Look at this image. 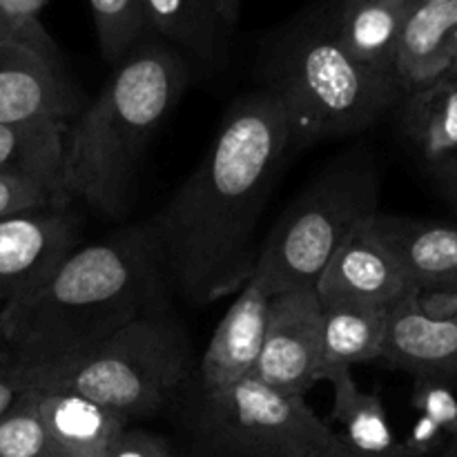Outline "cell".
<instances>
[{
  "label": "cell",
  "instance_id": "cell-16",
  "mask_svg": "<svg viewBox=\"0 0 457 457\" xmlns=\"http://www.w3.org/2000/svg\"><path fill=\"white\" fill-rule=\"evenodd\" d=\"M34 391L45 428L67 457H103L129 427L120 415L79 393Z\"/></svg>",
  "mask_w": 457,
  "mask_h": 457
},
{
  "label": "cell",
  "instance_id": "cell-26",
  "mask_svg": "<svg viewBox=\"0 0 457 457\" xmlns=\"http://www.w3.org/2000/svg\"><path fill=\"white\" fill-rule=\"evenodd\" d=\"M54 205L65 204H61V199L47 187L9 177V174H0V219L27 212V210L54 208Z\"/></svg>",
  "mask_w": 457,
  "mask_h": 457
},
{
  "label": "cell",
  "instance_id": "cell-39",
  "mask_svg": "<svg viewBox=\"0 0 457 457\" xmlns=\"http://www.w3.org/2000/svg\"><path fill=\"white\" fill-rule=\"evenodd\" d=\"M353 3H361V0H342V7L344 4H353Z\"/></svg>",
  "mask_w": 457,
  "mask_h": 457
},
{
  "label": "cell",
  "instance_id": "cell-38",
  "mask_svg": "<svg viewBox=\"0 0 457 457\" xmlns=\"http://www.w3.org/2000/svg\"><path fill=\"white\" fill-rule=\"evenodd\" d=\"M442 290H457V277H453V279H451Z\"/></svg>",
  "mask_w": 457,
  "mask_h": 457
},
{
  "label": "cell",
  "instance_id": "cell-4",
  "mask_svg": "<svg viewBox=\"0 0 457 457\" xmlns=\"http://www.w3.org/2000/svg\"><path fill=\"white\" fill-rule=\"evenodd\" d=\"M266 76V92L286 116L290 147L361 132L402 94L395 76L369 70L348 56L335 25L326 22H308L286 36Z\"/></svg>",
  "mask_w": 457,
  "mask_h": 457
},
{
  "label": "cell",
  "instance_id": "cell-30",
  "mask_svg": "<svg viewBox=\"0 0 457 457\" xmlns=\"http://www.w3.org/2000/svg\"><path fill=\"white\" fill-rule=\"evenodd\" d=\"M431 174L445 199L457 210V156L431 165Z\"/></svg>",
  "mask_w": 457,
  "mask_h": 457
},
{
  "label": "cell",
  "instance_id": "cell-35",
  "mask_svg": "<svg viewBox=\"0 0 457 457\" xmlns=\"http://www.w3.org/2000/svg\"><path fill=\"white\" fill-rule=\"evenodd\" d=\"M449 70H457V27L449 40Z\"/></svg>",
  "mask_w": 457,
  "mask_h": 457
},
{
  "label": "cell",
  "instance_id": "cell-2",
  "mask_svg": "<svg viewBox=\"0 0 457 457\" xmlns=\"http://www.w3.org/2000/svg\"><path fill=\"white\" fill-rule=\"evenodd\" d=\"M150 226L79 245L34 290L0 308V335L21 369L92 351L138 317L168 303Z\"/></svg>",
  "mask_w": 457,
  "mask_h": 457
},
{
  "label": "cell",
  "instance_id": "cell-36",
  "mask_svg": "<svg viewBox=\"0 0 457 457\" xmlns=\"http://www.w3.org/2000/svg\"><path fill=\"white\" fill-rule=\"evenodd\" d=\"M437 457H457V436L453 437V440L446 442V446L442 449V453Z\"/></svg>",
  "mask_w": 457,
  "mask_h": 457
},
{
  "label": "cell",
  "instance_id": "cell-12",
  "mask_svg": "<svg viewBox=\"0 0 457 457\" xmlns=\"http://www.w3.org/2000/svg\"><path fill=\"white\" fill-rule=\"evenodd\" d=\"M418 295L391 311L382 361L415 379L457 384V317L427 315Z\"/></svg>",
  "mask_w": 457,
  "mask_h": 457
},
{
  "label": "cell",
  "instance_id": "cell-40",
  "mask_svg": "<svg viewBox=\"0 0 457 457\" xmlns=\"http://www.w3.org/2000/svg\"><path fill=\"white\" fill-rule=\"evenodd\" d=\"M413 3H422V0H413Z\"/></svg>",
  "mask_w": 457,
  "mask_h": 457
},
{
  "label": "cell",
  "instance_id": "cell-20",
  "mask_svg": "<svg viewBox=\"0 0 457 457\" xmlns=\"http://www.w3.org/2000/svg\"><path fill=\"white\" fill-rule=\"evenodd\" d=\"M321 382L333 386V420L342 427V431L335 433L348 446L361 453L404 455L382 400L375 393L364 391L353 378V370H335Z\"/></svg>",
  "mask_w": 457,
  "mask_h": 457
},
{
  "label": "cell",
  "instance_id": "cell-22",
  "mask_svg": "<svg viewBox=\"0 0 457 457\" xmlns=\"http://www.w3.org/2000/svg\"><path fill=\"white\" fill-rule=\"evenodd\" d=\"M145 27L170 43L186 47L201 58L212 54L214 21H219L210 0H141Z\"/></svg>",
  "mask_w": 457,
  "mask_h": 457
},
{
  "label": "cell",
  "instance_id": "cell-19",
  "mask_svg": "<svg viewBox=\"0 0 457 457\" xmlns=\"http://www.w3.org/2000/svg\"><path fill=\"white\" fill-rule=\"evenodd\" d=\"M402 129L428 165L457 156V70L406 92Z\"/></svg>",
  "mask_w": 457,
  "mask_h": 457
},
{
  "label": "cell",
  "instance_id": "cell-15",
  "mask_svg": "<svg viewBox=\"0 0 457 457\" xmlns=\"http://www.w3.org/2000/svg\"><path fill=\"white\" fill-rule=\"evenodd\" d=\"M457 27V0L413 3L395 54V79L413 92L449 71V40Z\"/></svg>",
  "mask_w": 457,
  "mask_h": 457
},
{
  "label": "cell",
  "instance_id": "cell-6",
  "mask_svg": "<svg viewBox=\"0 0 457 457\" xmlns=\"http://www.w3.org/2000/svg\"><path fill=\"white\" fill-rule=\"evenodd\" d=\"M378 196L379 177L369 154L351 152L330 163L259 245L250 284L268 297L315 286L346 237L378 214Z\"/></svg>",
  "mask_w": 457,
  "mask_h": 457
},
{
  "label": "cell",
  "instance_id": "cell-3",
  "mask_svg": "<svg viewBox=\"0 0 457 457\" xmlns=\"http://www.w3.org/2000/svg\"><path fill=\"white\" fill-rule=\"evenodd\" d=\"M186 85L181 54L161 43L134 45L70 123L62 163L65 204L79 199L98 214L120 217L143 152Z\"/></svg>",
  "mask_w": 457,
  "mask_h": 457
},
{
  "label": "cell",
  "instance_id": "cell-17",
  "mask_svg": "<svg viewBox=\"0 0 457 457\" xmlns=\"http://www.w3.org/2000/svg\"><path fill=\"white\" fill-rule=\"evenodd\" d=\"M413 0H361L339 7L335 34L360 65L395 76V54L402 27Z\"/></svg>",
  "mask_w": 457,
  "mask_h": 457
},
{
  "label": "cell",
  "instance_id": "cell-23",
  "mask_svg": "<svg viewBox=\"0 0 457 457\" xmlns=\"http://www.w3.org/2000/svg\"><path fill=\"white\" fill-rule=\"evenodd\" d=\"M0 457H67L45 428L34 388L0 418Z\"/></svg>",
  "mask_w": 457,
  "mask_h": 457
},
{
  "label": "cell",
  "instance_id": "cell-21",
  "mask_svg": "<svg viewBox=\"0 0 457 457\" xmlns=\"http://www.w3.org/2000/svg\"><path fill=\"white\" fill-rule=\"evenodd\" d=\"M391 311L375 308H324V342L317 379L335 370L382 360Z\"/></svg>",
  "mask_w": 457,
  "mask_h": 457
},
{
  "label": "cell",
  "instance_id": "cell-27",
  "mask_svg": "<svg viewBox=\"0 0 457 457\" xmlns=\"http://www.w3.org/2000/svg\"><path fill=\"white\" fill-rule=\"evenodd\" d=\"M103 457H174V451L165 437L129 424Z\"/></svg>",
  "mask_w": 457,
  "mask_h": 457
},
{
  "label": "cell",
  "instance_id": "cell-31",
  "mask_svg": "<svg viewBox=\"0 0 457 457\" xmlns=\"http://www.w3.org/2000/svg\"><path fill=\"white\" fill-rule=\"evenodd\" d=\"M45 3L47 0H0V12L21 25H29V22H38V12L45 7Z\"/></svg>",
  "mask_w": 457,
  "mask_h": 457
},
{
  "label": "cell",
  "instance_id": "cell-14",
  "mask_svg": "<svg viewBox=\"0 0 457 457\" xmlns=\"http://www.w3.org/2000/svg\"><path fill=\"white\" fill-rule=\"evenodd\" d=\"M370 230L420 293H436L457 277V226L378 212Z\"/></svg>",
  "mask_w": 457,
  "mask_h": 457
},
{
  "label": "cell",
  "instance_id": "cell-34",
  "mask_svg": "<svg viewBox=\"0 0 457 457\" xmlns=\"http://www.w3.org/2000/svg\"><path fill=\"white\" fill-rule=\"evenodd\" d=\"M239 3L241 0H210L217 18L226 22V25H235L237 22V18H239Z\"/></svg>",
  "mask_w": 457,
  "mask_h": 457
},
{
  "label": "cell",
  "instance_id": "cell-28",
  "mask_svg": "<svg viewBox=\"0 0 457 457\" xmlns=\"http://www.w3.org/2000/svg\"><path fill=\"white\" fill-rule=\"evenodd\" d=\"M27 388L25 370L13 361V357L0 360V418L13 406V402L22 395Z\"/></svg>",
  "mask_w": 457,
  "mask_h": 457
},
{
  "label": "cell",
  "instance_id": "cell-9",
  "mask_svg": "<svg viewBox=\"0 0 457 457\" xmlns=\"http://www.w3.org/2000/svg\"><path fill=\"white\" fill-rule=\"evenodd\" d=\"M324 342V308L315 286L272 295L254 378L288 395H302L317 384Z\"/></svg>",
  "mask_w": 457,
  "mask_h": 457
},
{
  "label": "cell",
  "instance_id": "cell-1",
  "mask_svg": "<svg viewBox=\"0 0 457 457\" xmlns=\"http://www.w3.org/2000/svg\"><path fill=\"white\" fill-rule=\"evenodd\" d=\"M290 147L270 92L232 103L199 168L156 212L154 237L168 284L192 306H208L250 281L257 228Z\"/></svg>",
  "mask_w": 457,
  "mask_h": 457
},
{
  "label": "cell",
  "instance_id": "cell-10",
  "mask_svg": "<svg viewBox=\"0 0 457 457\" xmlns=\"http://www.w3.org/2000/svg\"><path fill=\"white\" fill-rule=\"evenodd\" d=\"M83 237L71 205L27 210L0 219V308L34 290Z\"/></svg>",
  "mask_w": 457,
  "mask_h": 457
},
{
  "label": "cell",
  "instance_id": "cell-24",
  "mask_svg": "<svg viewBox=\"0 0 457 457\" xmlns=\"http://www.w3.org/2000/svg\"><path fill=\"white\" fill-rule=\"evenodd\" d=\"M89 7L103 56L119 62L145 29L141 0H89Z\"/></svg>",
  "mask_w": 457,
  "mask_h": 457
},
{
  "label": "cell",
  "instance_id": "cell-29",
  "mask_svg": "<svg viewBox=\"0 0 457 457\" xmlns=\"http://www.w3.org/2000/svg\"><path fill=\"white\" fill-rule=\"evenodd\" d=\"M420 311L431 317H457V290H436L418 295Z\"/></svg>",
  "mask_w": 457,
  "mask_h": 457
},
{
  "label": "cell",
  "instance_id": "cell-25",
  "mask_svg": "<svg viewBox=\"0 0 457 457\" xmlns=\"http://www.w3.org/2000/svg\"><path fill=\"white\" fill-rule=\"evenodd\" d=\"M413 404L422 411L424 418H428L440 428L446 442L457 436V400L446 384L418 379Z\"/></svg>",
  "mask_w": 457,
  "mask_h": 457
},
{
  "label": "cell",
  "instance_id": "cell-7",
  "mask_svg": "<svg viewBox=\"0 0 457 457\" xmlns=\"http://www.w3.org/2000/svg\"><path fill=\"white\" fill-rule=\"evenodd\" d=\"M195 424L212 457H315L335 436L306 397L277 391L254 375L204 395Z\"/></svg>",
  "mask_w": 457,
  "mask_h": 457
},
{
  "label": "cell",
  "instance_id": "cell-37",
  "mask_svg": "<svg viewBox=\"0 0 457 457\" xmlns=\"http://www.w3.org/2000/svg\"><path fill=\"white\" fill-rule=\"evenodd\" d=\"M4 357H12V353H9V348L4 346L3 335H0V360H4Z\"/></svg>",
  "mask_w": 457,
  "mask_h": 457
},
{
  "label": "cell",
  "instance_id": "cell-8",
  "mask_svg": "<svg viewBox=\"0 0 457 457\" xmlns=\"http://www.w3.org/2000/svg\"><path fill=\"white\" fill-rule=\"evenodd\" d=\"M85 107L47 31L0 43V123L65 120Z\"/></svg>",
  "mask_w": 457,
  "mask_h": 457
},
{
  "label": "cell",
  "instance_id": "cell-5",
  "mask_svg": "<svg viewBox=\"0 0 457 457\" xmlns=\"http://www.w3.org/2000/svg\"><path fill=\"white\" fill-rule=\"evenodd\" d=\"M190 364L186 330L165 303L92 351L22 370L27 388L79 393L132 424L170 404L190 375Z\"/></svg>",
  "mask_w": 457,
  "mask_h": 457
},
{
  "label": "cell",
  "instance_id": "cell-18",
  "mask_svg": "<svg viewBox=\"0 0 457 457\" xmlns=\"http://www.w3.org/2000/svg\"><path fill=\"white\" fill-rule=\"evenodd\" d=\"M67 129L70 123L52 119L0 123V174L38 183L65 204L62 163Z\"/></svg>",
  "mask_w": 457,
  "mask_h": 457
},
{
  "label": "cell",
  "instance_id": "cell-33",
  "mask_svg": "<svg viewBox=\"0 0 457 457\" xmlns=\"http://www.w3.org/2000/svg\"><path fill=\"white\" fill-rule=\"evenodd\" d=\"M315 457H406V455H373V453H361V451L353 449V446H348L346 442L342 440V437L335 433L333 440L328 442V446H326L324 451H321L320 455Z\"/></svg>",
  "mask_w": 457,
  "mask_h": 457
},
{
  "label": "cell",
  "instance_id": "cell-32",
  "mask_svg": "<svg viewBox=\"0 0 457 457\" xmlns=\"http://www.w3.org/2000/svg\"><path fill=\"white\" fill-rule=\"evenodd\" d=\"M38 29H43V27H40V22L21 25V22L12 21V18H9L4 12H0V43H3V40L21 38V36H29Z\"/></svg>",
  "mask_w": 457,
  "mask_h": 457
},
{
  "label": "cell",
  "instance_id": "cell-13",
  "mask_svg": "<svg viewBox=\"0 0 457 457\" xmlns=\"http://www.w3.org/2000/svg\"><path fill=\"white\" fill-rule=\"evenodd\" d=\"M270 297L245 284L210 337L201 360V393L221 391L253 378L262 355Z\"/></svg>",
  "mask_w": 457,
  "mask_h": 457
},
{
  "label": "cell",
  "instance_id": "cell-11",
  "mask_svg": "<svg viewBox=\"0 0 457 457\" xmlns=\"http://www.w3.org/2000/svg\"><path fill=\"white\" fill-rule=\"evenodd\" d=\"M370 219L346 237L317 279L315 290L321 308L393 311L411 295L420 293L373 235Z\"/></svg>",
  "mask_w": 457,
  "mask_h": 457
}]
</instances>
